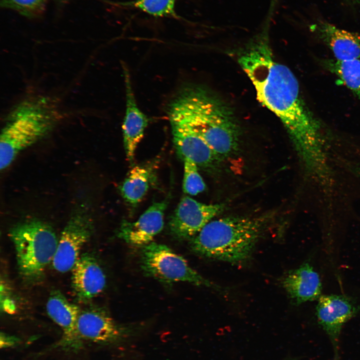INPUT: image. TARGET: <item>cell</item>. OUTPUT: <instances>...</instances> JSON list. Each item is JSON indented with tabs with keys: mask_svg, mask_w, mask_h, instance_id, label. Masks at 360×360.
Wrapping results in <instances>:
<instances>
[{
	"mask_svg": "<svg viewBox=\"0 0 360 360\" xmlns=\"http://www.w3.org/2000/svg\"><path fill=\"white\" fill-rule=\"evenodd\" d=\"M238 62L258 100L284 124L305 170L310 174L322 171L327 164L322 125L304 103L293 72L274 60L264 42L248 46Z\"/></svg>",
	"mask_w": 360,
	"mask_h": 360,
	"instance_id": "1",
	"label": "cell"
},
{
	"mask_svg": "<svg viewBox=\"0 0 360 360\" xmlns=\"http://www.w3.org/2000/svg\"><path fill=\"white\" fill-rule=\"evenodd\" d=\"M272 214L229 216L209 222L190 240L196 254L232 264L248 260L272 222Z\"/></svg>",
	"mask_w": 360,
	"mask_h": 360,
	"instance_id": "2",
	"label": "cell"
},
{
	"mask_svg": "<svg viewBox=\"0 0 360 360\" xmlns=\"http://www.w3.org/2000/svg\"><path fill=\"white\" fill-rule=\"evenodd\" d=\"M177 94L193 128L220 158L237 151L240 130L234 113L227 104L200 86H186Z\"/></svg>",
	"mask_w": 360,
	"mask_h": 360,
	"instance_id": "3",
	"label": "cell"
},
{
	"mask_svg": "<svg viewBox=\"0 0 360 360\" xmlns=\"http://www.w3.org/2000/svg\"><path fill=\"white\" fill-rule=\"evenodd\" d=\"M60 114L48 97L26 100L8 114L0 138V168L5 170L22 150L44 137Z\"/></svg>",
	"mask_w": 360,
	"mask_h": 360,
	"instance_id": "4",
	"label": "cell"
},
{
	"mask_svg": "<svg viewBox=\"0 0 360 360\" xmlns=\"http://www.w3.org/2000/svg\"><path fill=\"white\" fill-rule=\"evenodd\" d=\"M9 236L20 275L29 282L40 280L56 252L58 239L53 228L42 221L32 220L13 226Z\"/></svg>",
	"mask_w": 360,
	"mask_h": 360,
	"instance_id": "5",
	"label": "cell"
},
{
	"mask_svg": "<svg viewBox=\"0 0 360 360\" xmlns=\"http://www.w3.org/2000/svg\"><path fill=\"white\" fill-rule=\"evenodd\" d=\"M140 266L144 274L166 284L186 282L220 288L190 266L168 246L152 242L142 247Z\"/></svg>",
	"mask_w": 360,
	"mask_h": 360,
	"instance_id": "6",
	"label": "cell"
},
{
	"mask_svg": "<svg viewBox=\"0 0 360 360\" xmlns=\"http://www.w3.org/2000/svg\"><path fill=\"white\" fill-rule=\"evenodd\" d=\"M168 116L173 142L180 158L193 162L198 168H210L214 166L220 158L193 128L184 106L176 94L169 104Z\"/></svg>",
	"mask_w": 360,
	"mask_h": 360,
	"instance_id": "7",
	"label": "cell"
},
{
	"mask_svg": "<svg viewBox=\"0 0 360 360\" xmlns=\"http://www.w3.org/2000/svg\"><path fill=\"white\" fill-rule=\"evenodd\" d=\"M94 221L88 208H76L64 228L54 256L53 268L64 273L72 270L80 255L82 247L90 240L94 232Z\"/></svg>",
	"mask_w": 360,
	"mask_h": 360,
	"instance_id": "8",
	"label": "cell"
},
{
	"mask_svg": "<svg viewBox=\"0 0 360 360\" xmlns=\"http://www.w3.org/2000/svg\"><path fill=\"white\" fill-rule=\"evenodd\" d=\"M78 342L83 340L101 344L120 342L130 334V328L116 322L104 308L91 306L81 310L76 324Z\"/></svg>",
	"mask_w": 360,
	"mask_h": 360,
	"instance_id": "9",
	"label": "cell"
},
{
	"mask_svg": "<svg viewBox=\"0 0 360 360\" xmlns=\"http://www.w3.org/2000/svg\"><path fill=\"white\" fill-rule=\"evenodd\" d=\"M224 208L222 204H206L184 196L170 216L169 230L178 240H191Z\"/></svg>",
	"mask_w": 360,
	"mask_h": 360,
	"instance_id": "10",
	"label": "cell"
},
{
	"mask_svg": "<svg viewBox=\"0 0 360 360\" xmlns=\"http://www.w3.org/2000/svg\"><path fill=\"white\" fill-rule=\"evenodd\" d=\"M317 300L318 321L336 350L343 326L356 316L358 308L352 299L342 295H321Z\"/></svg>",
	"mask_w": 360,
	"mask_h": 360,
	"instance_id": "11",
	"label": "cell"
},
{
	"mask_svg": "<svg viewBox=\"0 0 360 360\" xmlns=\"http://www.w3.org/2000/svg\"><path fill=\"white\" fill-rule=\"evenodd\" d=\"M168 200L152 204L135 222L124 220L117 236L127 244L144 246L152 242L163 229Z\"/></svg>",
	"mask_w": 360,
	"mask_h": 360,
	"instance_id": "12",
	"label": "cell"
},
{
	"mask_svg": "<svg viewBox=\"0 0 360 360\" xmlns=\"http://www.w3.org/2000/svg\"><path fill=\"white\" fill-rule=\"evenodd\" d=\"M71 271L72 288L77 302L87 303L104 290L106 276L92 254H81Z\"/></svg>",
	"mask_w": 360,
	"mask_h": 360,
	"instance_id": "13",
	"label": "cell"
},
{
	"mask_svg": "<svg viewBox=\"0 0 360 360\" xmlns=\"http://www.w3.org/2000/svg\"><path fill=\"white\" fill-rule=\"evenodd\" d=\"M122 69L126 92V111L122 126L123 142L126 158L132 162L149 120L138 106L128 70L124 64Z\"/></svg>",
	"mask_w": 360,
	"mask_h": 360,
	"instance_id": "14",
	"label": "cell"
},
{
	"mask_svg": "<svg viewBox=\"0 0 360 360\" xmlns=\"http://www.w3.org/2000/svg\"><path fill=\"white\" fill-rule=\"evenodd\" d=\"M281 284L289 298L296 305L318 300L321 296L320 278L308 262L289 271L282 279Z\"/></svg>",
	"mask_w": 360,
	"mask_h": 360,
	"instance_id": "15",
	"label": "cell"
},
{
	"mask_svg": "<svg viewBox=\"0 0 360 360\" xmlns=\"http://www.w3.org/2000/svg\"><path fill=\"white\" fill-rule=\"evenodd\" d=\"M46 310L48 316L62 330V344L68 346L79 344L76 330L81 310L78 306L68 300L60 291L54 290L48 298Z\"/></svg>",
	"mask_w": 360,
	"mask_h": 360,
	"instance_id": "16",
	"label": "cell"
},
{
	"mask_svg": "<svg viewBox=\"0 0 360 360\" xmlns=\"http://www.w3.org/2000/svg\"><path fill=\"white\" fill-rule=\"evenodd\" d=\"M314 28L320 38L332 51L336 60L360 58V34L339 28L326 22H320Z\"/></svg>",
	"mask_w": 360,
	"mask_h": 360,
	"instance_id": "17",
	"label": "cell"
},
{
	"mask_svg": "<svg viewBox=\"0 0 360 360\" xmlns=\"http://www.w3.org/2000/svg\"><path fill=\"white\" fill-rule=\"evenodd\" d=\"M154 168L152 164L136 165L128 173L120 186L124 199L132 205L140 202L156 180Z\"/></svg>",
	"mask_w": 360,
	"mask_h": 360,
	"instance_id": "18",
	"label": "cell"
},
{
	"mask_svg": "<svg viewBox=\"0 0 360 360\" xmlns=\"http://www.w3.org/2000/svg\"><path fill=\"white\" fill-rule=\"evenodd\" d=\"M322 64L360 100V58L344 61L327 60Z\"/></svg>",
	"mask_w": 360,
	"mask_h": 360,
	"instance_id": "19",
	"label": "cell"
},
{
	"mask_svg": "<svg viewBox=\"0 0 360 360\" xmlns=\"http://www.w3.org/2000/svg\"><path fill=\"white\" fill-rule=\"evenodd\" d=\"M176 0H135L126 3L156 17L175 16Z\"/></svg>",
	"mask_w": 360,
	"mask_h": 360,
	"instance_id": "20",
	"label": "cell"
},
{
	"mask_svg": "<svg viewBox=\"0 0 360 360\" xmlns=\"http://www.w3.org/2000/svg\"><path fill=\"white\" fill-rule=\"evenodd\" d=\"M184 161L183 191L190 196L197 195L204 190L206 184L198 172L197 165L189 160Z\"/></svg>",
	"mask_w": 360,
	"mask_h": 360,
	"instance_id": "21",
	"label": "cell"
},
{
	"mask_svg": "<svg viewBox=\"0 0 360 360\" xmlns=\"http://www.w3.org/2000/svg\"><path fill=\"white\" fill-rule=\"evenodd\" d=\"M46 2L47 0H0V5L24 16L32 18L43 12Z\"/></svg>",
	"mask_w": 360,
	"mask_h": 360,
	"instance_id": "22",
	"label": "cell"
},
{
	"mask_svg": "<svg viewBox=\"0 0 360 360\" xmlns=\"http://www.w3.org/2000/svg\"><path fill=\"white\" fill-rule=\"evenodd\" d=\"M10 288L5 280L0 282V308L5 312L13 314L16 310V305L12 297Z\"/></svg>",
	"mask_w": 360,
	"mask_h": 360,
	"instance_id": "23",
	"label": "cell"
},
{
	"mask_svg": "<svg viewBox=\"0 0 360 360\" xmlns=\"http://www.w3.org/2000/svg\"><path fill=\"white\" fill-rule=\"evenodd\" d=\"M19 339L16 337L1 332L0 336V348L13 346L18 343Z\"/></svg>",
	"mask_w": 360,
	"mask_h": 360,
	"instance_id": "24",
	"label": "cell"
},
{
	"mask_svg": "<svg viewBox=\"0 0 360 360\" xmlns=\"http://www.w3.org/2000/svg\"><path fill=\"white\" fill-rule=\"evenodd\" d=\"M58 2H65L68 1V0H56Z\"/></svg>",
	"mask_w": 360,
	"mask_h": 360,
	"instance_id": "25",
	"label": "cell"
},
{
	"mask_svg": "<svg viewBox=\"0 0 360 360\" xmlns=\"http://www.w3.org/2000/svg\"><path fill=\"white\" fill-rule=\"evenodd\" d=\"M358 173L359 174V176H360V168L358 170Z\"/></svg>",
	"mask_w": 360,
	"mask_h": 360,
	"instance_id": "26",
	"label": "cell"
}]
</instances>
